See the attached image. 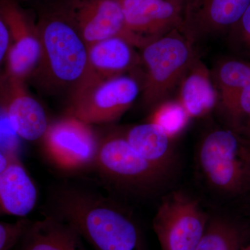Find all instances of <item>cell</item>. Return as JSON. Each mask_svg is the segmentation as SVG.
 <instances>
[{
    "label": "cell",
    "instance_id": "6da1fadb",
    "mask_svg": "<svg viewBox=\"0 0 250 250\" xmlns=\"http://www.w3.org/2000/svg\"><path fill=\"white\" fill-rule=\"evenodd\" d=\"M54 202L55 215L70 224L95 250H144L137 224L111 202L64 188L56 192Z\"/></svg>",
    "mask_w": 250,
    "mask_h": 250
},
{
    "label": "cell",
    "instance_id": "7a4b0ae2",
    "mask_svg": "<svg viewBox=\"0 0 250 250\" xmlns=\"http://www.w3.org/2000/svg\"><path fill=\"white\" fill-rule=\"evenodd\" d=\"M41 44L39 72L53 90H68L72 95L90 77L88 45L67 11L50 13L37 27Z\"/></svg>",
    "mask_w": 250,
    "mask_h": 250
},
{
    "label": "cell",
    "instance_id": "3957f363",
    "mask_svg": "<svg viewBox=\"0 0 250 250\" xmlns=\"http://www.w3.org/2000/svg\"><path fill=\"white\" fill-rule=\"evenodd\" d=\"M197 165L207 187L219 196L250 201V145L229 128L212 130L202 139Z\"/></svg>",
    "mask_w": 250,
    "mask_h": 250
},
{
    "label": "cell",
    "instance_id": "277c9868",
    "mask_svg": "<svg viewBox=\"0 0 250 250\" xmlns=\"http://www.w3.org/2000/svg\"><path fill=\"white\" fill-rule=\"evenodd\" d=\"M141 49L146 72L141 88L143 103L152 109L169 100L197 55L193 44L179 29Z\"/></svg>",
    "mask_w": 250,
    "mask_h": 250
},
{
    "label": "cell",
    "instance_id": "5b68a950",
    "mask_svg": "<svg viewBox=\"0 0 250 250\" xmlns=\"http://www.w3.org/2000/svg\"><path fill=\"white\" fill-rule=\"evenodd\" d=\"M94 164L110 183L142 196L159 191L171 175L140 155L123 134L108 135L100 141Z\"/></svg>",
    "mask_w": 250,
    "mask_h": 250
},
{
    "label": "cell",
    "instance_id": "8992f818",
    "mask_svg": "<svg viewBox=\"0 0 250 250\" xmlns=\"http://www.w3.org/2000/svg\"><path fill=\"white\" fill-rule=\"evenodd\" d=\"M141 90L139 82L126 75L90 79L72 95L68 116L90 125L114 123L132 106Z\"/></svg>",
    "mask_w": 250,
    "mask_h": 250
},
{
    "label": "cell",
    "instance_id": "52a82bcc",
    "mask_svg": "<svg viewBox=\"0 0 250 250\" xmlns=\"http://www.w3.org/2000/svg\"><path fill=\"white\" fill-rule=\"evenodd\" d=\"M209 217L195 197L183 191L164 197L153 220L162 250H195Z\"/></svg>",
    "mask_w": 250,
    "mask_h": 250
},
{
    "label": "cell",
    "instance_id": "ba28073f",
    "mask_svg": "<svg viewBox=\"0 0 250 250\" xmlns=\"http://www.w3.org/2000/svg\"><path fill=\"white\" fill-rule=\"evenodd\" d=\"M43 138L49 159L62 170H80L95 164L100 141L91 125L68 116L49 126Z\"/></svg>",
    "mask_w": 250,
    "mask_h": 250
},
{
    "label": "cell",
    "instance_id": "9c48e42d",
    "mask_svg": "<svg viewBox=\"0 0 250 250\" xmlns=\"http://www.w3.org/2000/svg\"><path fill=\"white\" fill-rule=\"evenodd\" d=\"M250 4V0H183L179 30L194 45L228 36Z\"/></svg>",
    "mask_w": 250,
    "mask_h": 250
},
{
    "label": "cell",
    "instance_id": "30bf717a",
    "mask_svg": "<svg viewBox=\"0 0 250 250\" xmlns=\"http://www.w3.org/2000/svg\"><path fill=\"white\" fill-rule=\"evenodd\" d=\"M125 27L137 48L179 29L182 6L168 0H119Z\"/></svg>",
    "mask_w": 250,
    "mask_h": 250
},
{
    "label": "cell",
    "instance_id": "8fae6325",
    "mask_svg": "<svg viewBox=\"0 0 250 250\" xmlns=\"http://www.w3.org/2000/svg\"><path fill=\"white\" fill-rule=\"evenodd\" d=\"M0 14L7 24L11 37L4 75L24 82L40 62L39 31L14 0H0Z\"/></svg>",
    "mask_w": 250,
    "mask_h": 250
},
{
    "label": "cell",
    "instance_id": "7c38bea8",
    "mask_svg": "<svg viewBox=\"0 0 250 250\" xmlns=\"http://www.w3.org/2000/svg\"><path fill=\"white\" fill-rule=\"evenodd\" d=\"M24 83L4 73L0 80V106L20 138L35 141L44 137L49 125L42 105L28 93Z\"/></svg>",
    "mask_w": 250,
    "mask_h": 250
},
{
    "label": "cell",
    "instance_id": "4fadbf2b",
    "mask_svg": "<svg viewBox=\"0 0 250 250\" xmlns=\"http://www.w3.org/2000/svg\"><path fill=\"white\" fill-rule=\"evenodd\" d=\"M68 11L87 45L115 36L131 43L119 0H75Z\"/></svg>",
    "mask_w": 250,
    "mask_h": 250
},
{
    "label": "cell",
    "instance_id": "5bb4252c",
    "mask_svg": "<svg viewBox=\"0 0 250 250\" xmlns=\"http://www.w3.org/2000/svg\"><path fill=\"white\" fill-rule=\"evenodd\" d=\"M37 197L34 182L11 149L9 164L0 173V213L26 216L35 207Z\"/></svg>",
    "mask_w": 250,
    "mask_h": 250
},
{
    "label": "cell",
    "instance_id": "9a60e30c",
    "mask_svg": "<svg viewBox=\"0 0 250 250\" xmlns=\"http://www.w3.org/2000/svg\"><path fill=\"white\" fill-rule=\"evenodd\" d=\"M135 47L121 36L88 46L90 79L104 80L122 76L141 64V55L136 53Z\"/></svg>",
    "mask_w": 250,
    "mask_h": 250
},
{
    "label": "cell",
    "instance_id": "2e32d148",
    "mask_svg": "<svg viewBox=\"0 0 250 250\" xmlns=\"http://www.w3.org/2000/svg\"><path fill=\"white\" fill-rule=\"evenodd\" d=\"M83 238L57 215L29 223L18 244L19 250H86Z\"/></svg>",
    "mask_w": 250,
    "mask_h": 250
},
{
    "label": "cell",
    "instance_id": "e0dca14e",
    "mask_svg": "<svg viewBox=\"0 0 250 250\" xmlns=\"http://www.w3.org/2000/svg\"><path fill=\"white\" fill-rule=\"evenodd\" d=\"M178 101L190 118H201L217 107L218 95L211 72L196 57L179 84Z\"/></svg>",
    "mask_w": 250,
    "mask_h": 250
},
{
    "label": "cell",
    "instance_id": "ac0fdd59",
    "mask_svg": "<svg viewBox=\"0 0 250 250\" xmlns=\"http://www.w3.org/2000/svg\"><path fill=\"white\" fill-rule=\"evenodd\" d=\"M212 79L218 95L220 114L250 100V63L241 59H228L215 67Z\"/></svg>",
    "mask_w": 250,
    "mask_h": 250
},
{
    "label": "cell",
    "instance_id": "d6986e66",
    "mask_svg": "<svg viewBox=\"0 0 250 250\" xmlns=\"http://www.w3.org/2000/svg\"><path fill=\"white\" fill-rule=\"evenodd\" d=\"M123 134L140 155L172 174L177 161L174 139L160 126L147 122L133 126Z\"/></svg>",
    "mask_w": 250,
    "mask_h": 250
},
{
    "label": "cell",
    "instance_id": "ffe728a7",
    "mask_svg": "<svg viewBox=\"0 0 250 250\" xmlns=\"http://www.w3.org/2000/svg\"><path fill=\"white\" fill-rule=\"evenodd\" d=\"M249 229L231 217L215 215L209 217L203 236L195 250H241Z\"/></svg>",
    "mask_w": 250,
    "mask_h": 250
},
{
    "label": "cell",
    "instance_id": "44dd1931",
    "mask_svg": "<svg viewBox=\"0 0 250 250\" xmlns=\"http://www.w3.org/2000/svg\"><path fill=\"white\" fill-rule=\"evenodd\" d=\"M190 119L178 100H167L152 108L148 122L159 125L174 139L184 132Z\"/></svg>",
    "mask_w": 250,
    "mask_h": 250
},
{
    "label": "cell",
    "instance_id": "7402d4cb",
    "mask_svg": "<svg viewBox=\"0 0 250 250\" xmlns=\"http://www.w3.org/2000/svg\"><path fill=\"white\" fill-rule=\"evenodd\" d=\"M228 37L233 50L250 59V4Z\"/></svg>",
    "mask_w": 250,
    "mask_h": 250
},
{
    "label": "cell",
    "instance_id": "603a6c76",
    "mask_svg": "<svg viewBox=\"0 0 250 250\" xmlns=\"http://www.w3.org/2000/svg\"><path fill=\"white\" fill-rule=\"evenodd\" d=\"M30 222L21 219L14 223L0 222V250H12L17 246Z\"/></svg>",
    "mask_w": 250,
    "mask_h": 250
},
{
    "label": "cell",
    "instance_id": "cb8c5ba5",
    "mask_svg": "<svg viewBox=\"0 0 250 250\" xmlns=\"http://www.w3.org/2000/svg\"><path fill=\"white\" fill-rule=\"evenodd\" d=\"M10 46H11V37H10L9 28L4 18L0 14V80L4 73V72H1V69L5 62H6Z\"/></svg>",
    "mask_w": 250,
    "mask_h": 250
},
{
    "label": "cell",
    "instance_id": "d4e9b609",
    "mask_svg": "<svg viewBox=\"0 0 250 250\" xmlns=\"http://www.w3.org/2000/svg\"><path fill=\"white\" fill-rule=\"evenodd\" d=\"M9 161V151L3 152L0 149V173L6 168Z\"/></svg>",
    "mask_w": 250,
    "mask_h": 250
},
{
    "label": "cell",
    "instance_id": "484cf974",
    "mask_svg": "<svg viewBox=\"0 0 250 250\" xmlns=\"http://www.w3.org/2000/svg\"><path fill=\"white\" fill-rule=\"evenodd\" d=\"M240 135H241L247 142L250 145V127L245 128Z\"/></svg>",
    "mask_w": 250,
    "mask_h": 250
},
{
    "label": "cell",
    "instance_id": "4316f807",
    "mask_svg": "<svg viewBox=\"0 0 250 250\" xmlns=\"http://www.w3.org/2000/svg\"><path fill=\"white\" fill-rule=\"evenodd\" d=\"M168 1H172V2L176 3V4H178L182 6V3L183 0H168Z\"/></svg>",
    "mask_w": 250,
    "mask_h": 250
},
{
    "label": "cell",
    "instance_id": "83f0119b",
    "mask_svg": "<svg viewBox=\"0 0 250 250\" xmlns=\"http://www.w3.org/2000/svg\"><path fill=\"white\" fill-rule=\"evenodd\" d=\"M247 127H250V117L249 119H248V121H247L246 124V125H245V126H244V128H243V129H244L245 128H247ZM243 130H242V131H243ZM241 132H242V131H241Z\"/></svg>",
    "mask_w": 250,
    "mask_h": 250
},
{
    "label": "cell",
    "instance_id": "f1b7e54d",
    "mask_svg": "<svg viewBox=\"0 0 250 250\" xmlns=\"http://www.w3.org/2000/svg\"><path fill=\"white\" fill-rule=\"evenodd\" d=\"M241 250H250V245L243 246Z\"/></svg>",
    "mask_w": 250,
    "mask_h": 250
}]
</instances>
